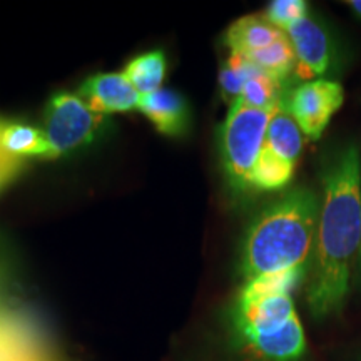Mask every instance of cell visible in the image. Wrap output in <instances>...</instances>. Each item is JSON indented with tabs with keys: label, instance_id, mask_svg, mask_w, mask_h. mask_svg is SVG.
Masks as SVG:
<instances>
[{
	"label": "cell",
	"instance_id": "4fadbf2b",
	"mask_svg": "<svg viewBox=\"0 0 361 361\" xmlns=\"http://www.w3.org/2000/svg\"><path fill=\"white\" fill-rule=\"evenodd\" d=\"M123 74L129 79L133 87L142 96L161 89L166 78V56L162 51H151L134 57L128 62Z\"/></svg>",
	"mask_w": 361,
	"mask_h": 361
},
{
	"label": "cell",
	"instance_id": "e0dca14e",
	"mask_svg": "<svg viewBox=\"0 0 361 361\" xmlns=\"http://www.w3.org/2000/svg\"><path fill=\"white\" fill-rule=\"evenodd\" d=\"M346 6H348L351 11H353L356 16L361 19V0H348V2H346Z\"/></svg>",
	"mask_w": 361,
	"mask_h": 361
},
{
	"label": "cell",
	"instance_id": "9c48e42d",
	"mask_svg": "<svg viewBox=\"0 0 361 361\" xmlns=\"http://www.w3.org/2000/svg\"><path fill=\"white\" fill-rule=\"evenodd\" d=\"M286 32L266 19L264 13H251L234 20L224 34V44L229 52L250 59L281 40Z\"/></svg>",
	"mask_w": 361,
	"mask_h": 361
},
{
	"label": "cell",
	"instance_id": "5b68a950",
	"mask_svg": "<svg viewBox=\"0 0 361 361\" xmlns=\"http://www.w3.org/2000/svg\"><path fill=\"white\" fill-rule=\"evenodd\" d=\"M107 123V116L94 112L78 94L71 92L54 94L44 112V133L56 157L96 141Z\"/></svg>",
	"mask_w": 361,
	"mask_h": 361
},
{
	"label": "cell",
	"instance_id": "2e32d148",
	"mask_svg": "<svg viewBox=\"0 0 361 361\" xmlns=\"http://www.w3.org/2000/svg\"><path fill=\"white\" fill-rule=\"evenodd\" d=\"M24 168V159H17V157L11 156L8 152H6V149L0 146V192L22 173Z\"/></svg>",
	"mask_w": 361,
	"mask_h": 361
},
{
	"label": "cell",
	"instance_id": "ba28073f",
	"mask_svg": "<svg viewBox=\"0 0 361 361\" xmlns=\"http://www.w3.org/2000/svg\"><path fill=\"white\" fill-rule=\"evenodd\" d=\"M78 96L90 109L102 116L139 109L141 102V94L123 72H106L85 79Z\"/></svg>",
	"mask_w": 361,
	"mask_h": 361
},
{
	"label": "cell",
	"instance_id": "6da1fadb",
	"mask_svg": "<svg viewBox=\"0 0 361 361\" xmlns=\"http://www.w3.org/2000/svg\"><path fill=\"white\" fill-rule=\"evenodd\" d=\"M361 246V159L356 144L328 156L306 301L314 319L343 313Z\"/></svg>",
	"mask_w": 361,
	"mask_h": 361
},
{
	"label": "cell",
	"instance_id": "277c9868",
	"mask_svg": "<svg viewBox=\"0 0 361 361\" xmlns=\"http://www.w3.org/2000/svg\"><path fill=\"white\" fill-rule=\"evenodd\" d=\"M271 114L273 111L255 109L236 101L221 126V164L229 188L236 194L252 191V171L264 147Z\"/></svg>",
	"mask_w": 361,
	"mask_h": 361
},
{
	"label": "cell",
	"instance_id": "9a60e30c",
	"mask_svg": "<svg viewBox=\"0 0 361 361\" xmlns=\"http://www.w3.org/2000/svg\"><path fill=\"white\" fill-rule=\"evenodd\" d=\"M263 13L271 24L276 25L278 29L286 30L295 22L310 16V6L303 0H274L268 4Z\"/></svg>",
	"mask_w": 361,
	"mask_h": 361
},
{
	"label": "cell",
	"instance_id": "8fae6325",
	"mask_svg": "<svg viewBox=\"0 0 361 361\" xmlns=\"http://www.w3.org/2000/svg\"><path fill=\"white\" fill-rule=\"evenodd\" d=\"M263 149L296 168V162L303 151V133L283 106L271 114Z\"/></svg>",
	"mask_w": 361,
	"mask_h": 361
},
{
	"label": "cell",
	"instance_id": "30bf717a",
	"mask_svg": "<svg viewBox=\"0 0 361 361\" xmlns=\"http://www.w3.org/2000/svg\"><path fill=\"white\" fill-rule=\"evenodd\" d=\"M139 111L156 126L161 134L178 137L189 128V106L186 99L173 89H159L141 97Z\"/></svg>",
	"mask_w": 361,
	"mask_h": 361
},
{
	"label": "cell",
	"instance_id": "5bb4252c",
	"mask_svg": "<svg viewBox=\"0 0 361 361\" xmlns=\"http://www.w3.org/2000/svg\"><path fill=\"white\" fill-rule=\"evenodd\" d=\"M251 71L252 66L245 57L229 52L219 71V89L226 102L234 104L238 101Z\"/></svg>",
	"mask_w": 361,
	"mask_h": 361
},
{
	"label": "cell",
	"instance_id": "8992f818",
	"mask_svg": "<svg viewBox=\"0 0 361 361\" xmlns=\"http://www.w3.org/2000/svg\"><path fill=\"white\" fill-rule=\"evenodd\" d=\"M345 102V90L338 80L316 79L288 89L281 106L311 141H318L331 117Z\"/></svg>",
	"mask_w": 361,
	"mask_h": 361
},
{
	"label": "cell",
	"instance_id": "3957f363",
	"mask_svg": "<svg viewBox=\"0 0 361 361\" xmlns=\"http://www.w3.org/2000/svg\"><path fill=\"white\" fill-rule=\"evenodd\" d=\"M308 271L246 281L231 310L238 345L255 361H303L308 345L291 298Z\"/></svg>",
	"mask_w": 361,
	"mask_h": 361
},
{
	"label": "cell",
	"instance_id": "ac0fdd59",
	"mask_svg": "<svg viewBox=\"0 0 361 361\" xmlns=\"http://www.w3.org/2000/svg\"><path fill=\"white\" fill-rule=\"evenodd\" d=\"M356 278H358V284H361V246H360V256H358V263H356Z\"/></svg>",
	"mask_w": 361,
	"mask_h": 361
},
{
	"label": "cell",
	"instance_id": "7c38bea8",
	"mask_svg": "<svg viewBox=\"0 0 361 361\" xmlns=\"http://www.w3.org/2000/svg\"><path fill=\"white\" fill-rule=\"evenodd\" d=\"M0 146L17 159L56 157L44 129L16 121L0 119Z\"/></svg>",
	"mask_w": 361,
	"mask_h": 361
},
{
	"label": "cell",
	"instance_id": "52a82bcc",
	"mask_svg": "<svg viewBox=\"0 0 361 361\" xmlns=\"http://www.w3.org/2000/svg\"><path fill=\"white\" fill-rule=\"evenodd\" d=\"M295 52V74L293 80L324 79L338 64V47L333 32L323 20L310 13L284 30Z\"/></svg>",
	"mask_w": 361,
	"mask_h": 361
},
{
	"label": "cell",
	"instance_id": "7a4b0ae2",
	"mask_svg": "<svg viewBox=\"0 0 361 361\" xmlns=\"http://www.w3.org/2000/svg\"><path fill=\"white\" fill-rule=\"evenodd\" d=\"M319 196L310 188L286 192L252 219L241 247L246 281L308 271L318 229Z\"/></svg>",
	"mask_w": 361,
	"mask_h": 361
}]
</instances>
